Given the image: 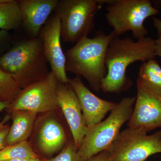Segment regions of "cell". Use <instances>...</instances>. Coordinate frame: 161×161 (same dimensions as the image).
<instances>
[{
	"label": "cell",
	"instance_id": "f1b7e54d",
	"mask_svg": "<svg viewBox=\"0 0 161 161\" xmlns=\"http://www.w3.org/2000/svg\"><path fill=\"white\" fill-rule=\"evenodd\" d=\"M154 6H153L155 8L158 9V8L161 7V1H153Z\"/></svg>",
	"mask_w": 161,
	"mask_h": 161
},
{
	"label": "cell",
	"instance_id": "277c9868",
	"mask_svg": "<svg viewBox=\"0 0 161 161\" xmlns=\"http://www.w3.org/2000/svg\"><path fill=\"white\" fill-rule=\"evenodd\" d=\"M136 97H125L111 112L108 117L88 128L77 151V160L86 161L106 150L115 140L124 124L130 120Z\"/></svg>",
	"mask_w": 161,
	"mask_h": 161
},
{
	"label": "cell",
	"instance_id": "2e32d148",
	"mask_svg": "<svg viewBox=\"0 0 161 161\" xmlns=\"http://www.w3.org/2000/svg\"><path fill=\"white\" fill-rule=\"evenodd\" d=\"M137 80L161 97V67L156 60L154 59L143 63L139 71Z\"/></svg>",
	"mask_w": 161,
	"mask_h": 161
},
{
	"label": "cell",
	"instance_id": "30bf717a",
	"mask_svg": "<svg viewBox=\"0 0 161 161\" xmlns=\"http://www.w3.org/2000/svg\"><path fill=\"white\" fill-rule=\"evenodd\" d=\"M38 37L43 43V52L47 62L60 83H69L65 70L66 58L60 42L61 22L55 14L48 19L40 30Z\"/></svg>",
	"mask_w": 161,
	"mask_h": 161
},
{
	"label": "cell",
	"instance_id": "4fadbf2b",
	"mask_svg": "<svg viewBox=\"0 0 161 161\" xmlns=\"http://www.w3.org/2000/svg\"><path fill=\"white\" fill-rule=\"evenodd\" d=\"M58 0H18L22 17V25L32 38L38 37L41 28L51 13L55 10Z\"/></svg>",
	"mask_w": 161,
	"mask_h": 161
},
{
	"label": "cell",
	"instance_id": "52a82bcc",
	"mask_svg": "<svg viewBox=\"0 0 161 161\" xmlns=\"http://www.w3.org/2000/svg\"><path fill=\"white\" fill-rule=\"evenodd\" d=\"M106 150L112 161H146L161 153V130L148 135L143 130L127 128Z\"/></svg>",
	"mask_w": 161,
	"mask_h": 161
},
{
	"label": "cell",
	"instance_id": "603a6c76",
	"mask_svg": "<svg viewBox=\"0 0 161 161\" xmlns=\"http://www.w3.org/2000/svg\"><path fill=\"white\" fill-rule=\"evenodd\" d=\"M10 127L7 125L0 130V150L6 147V140L9 133Z\"/></svg>",
	"mask_w": 161,
	"mask_h": 161
},
{
	"label": "cell",
	"instance_id": "83f0119b",
	"mask_svg": "<svg viewBox=\"0 0 161 161\" xmlns=\"http://www.w3.org/2000/svg\"><path fill=\"white\" fill-rule=\"evenodd\" d=\"M10 116L9 115H7L5 117L2 121L0 122V130L3 129L4 127L6 126V125H5L6 123L7 122V121L9 120Z\"/></svg>",
	"mask_w": 161,
	"mask_h": 161
},
{
	"label": "cell",
	"instance_id": "7c38bea8",
	"mask_svg": "<svg viewBox=\"0 0 161 161\" xmlns=\"http://www.w3.org/2000/svg\"><path fill=\"white\" fill-rule=\"evenodd\" d=\"M58 101L59 107L69 125L75 147L78 150L86 135L87 127L84 120L78 97L69 83L59 82Z\"/></svg>",
	"mask_w": 161,
	"mask_h": 161
},
{
	"label": "cell",
	"instance_id": "e0dca14e",
	"mask_svg": "<svg viewBox=\"0 0 161 161\" xmlns=\"http://www.w3.org/2000/svg\"><path fill=\"white\" fill-rule=\"evenodd\" d=\"M22 25V17L18 1L0 3V29L8 31Z\"/></svg>",
	"mask_w": 161,
	"mask_h": 161
},
{
	"label": "cell",
	"instance_id": "9a60e30c",
	"mask_svg": "<svg viewBox=\"0 0 161 161\" xmlns=\"http://www.w3.org/2000/svg\"><path fill=\"white\" fill-rule=\"evenodd\" d=\"M37 114L27 110L11 112L10 117L12 120V124L6 138V146L27 141Z\"/></svg>",
	"mask_w": 161,
	"mask_h": 161
},
{
	"label": "cell",
	"instance_id": "5b68a950",
	"mask_svg": "<svg viewBox=\"0 0 161 161\" xmlns=\"http://www.w3.org/2000/svg\"><path fill=\"white\" fill-rule=\"evenodd\" d=\"M109 0H61L55 9L61 22L64 42L76 43L95 27V16Z\"/></svg>",
	"mask_w": 161,
	"mask_h": 161
},
{
	"label": "cell",
	"instance_id": "5bb4252c",
	"mask_svg": "<svg viewBox=\"0 0 161 161\" xmlns=\"http://www.w3.org/2000/svg\"><path fill=\"white\" fill-rule=\"evenodd\" d=\"M66 136L63 127L53 118L46 119L38 132V144L40 150L44 154L52 155L63 147Z\"/></svg>",
	"mask_w": 161,
	"mask_h": 161
},
{
	"label": "cell",
	"instance_id": "ba28073f",
	"mask_svg": "<svg viewBox=\"0 0 161 161\" xmlns=\"http://www.w3.org/2000/svg\"><path fill=\"white\" fill-rule=\"evenodd\" d=\"M59 83L53 73L49 72L42 79L22 89L8 108L11 112L27 110L37 113L57 109L60 108L58 101Z\"/></svg>",
	"mask_w": 161,
	"mask_h": 161
},
{
	"label": "cell",
	"instance_id": "9c48e42d",
	"mask_svg": "<svg viewBox=\"0 0 161 161\" xmlns=\"http://www.w3.org/2000/svg\"><path fill=\"white\" fill-rule=\"evenodd\" d=\"M137 95L129 128L148 132L161 128V97L136 80Z\"/></svg>",
	"mask_w": 161,
	"mask_h": 161
},
{
	"label": "cell",
	"instance_id": "d6986e66",
	"mask_svg": "<svg viewBox=\"0 0 161 161\" xmlns=\"http://www.w3.org/2000/svg\"><path fill=\"white\" fill-rule=\"evenodd\" d=\"M22 89L17 81L0 68V100L12 103Z\"/></svg>",
	"mask_w": 161,
	"mask_h": 161
},
{
	"label": "cell",
	"instance_id": "ffe728a7",
	"mask_svg": "<svg viewBox=\"0 0 161 161\" xmlns=\"http://www.w3.org/2000/svg\"><path fill=\"white\" fill-rule=\"evenodd\" d=\"M77 151L74 142H70L57 156L44 161H78Z\"/></svg>",
	"mask_w": 161,
	"mask_h": 161
},
{
	"label": "cell",
	"instance_id": "8992f818",
	"mask_svg": "<svg viewBox=\"0 0 161 161\" xmlns=\"http://www.w3.org/2000/svg\"><path fill=\"white\" fill-rule=\"evenodd\" d=\"M106 10L107 22L115 36L130 31L137 40L148 35L144 25L146 19L159 13L149 0H113Z\"/></svg>",
	"mask_w": 161,
	"mask_h": 161
},
{
	"label": "cell",
	"instance_id": "7a4b0ae2",
	"mask_svg": "<svg viewBox=\"0 0 161 161\" xmlns=\"http://www.w3.org/2000/svg\"><path fill=\"white\" fill-rule=\"evenodd\" d=\"M115 36L113 31L106 34L99 31L94 38L80 39L64 53L66 71L82 76L92 89L99 92L102 80L107 75V48Z\"/></svg>",
	"mask_w": 161,
	"mask_h": 161
},
{
	"label": "cell",
	"instance_id": "484cf974",
	"mask_svg": "<svg viewBox=\"0 0 161 161\" xmlns=\"http://www.w3.org/2000/svg\"><path fill=\"white\" fill-rule=\"evenodd\" d=\"M5 161H44L39 158H21Z\"/></svg>",
	"mask_w": 161,
	"mask_h": 161
},
{
	"label": "cell",
	"instance_id": "44dd1931",
	"mask_svg": "<svg viewBox=\"0 0 161 161\" xmlns=\"http://www.w3.org/2000/svg\"><path fill=\"white\" fill-rule=\"evenodd\" d=\"M10 40L11 36L9 32L4 30L0 31V56L3 55L4 49L8 45Z\"/></svg>",
	"mask_w": 161,
	"mask_h": 161
},
{
	"label": "cell",
	"instance_id": "4316f807",
	"mask_svg": "<svg viewBox=\"0 0 161 161\" xmlns=\"http://www.w3.org/2000/svg\"><path fill=\"white\" fill-rule=\"evenodd\" d=\"M10 104L0 100V112L9 108Z\"/></svg>",
	"mask_w": 161,
	"mask_h": 161
},
{
	"label": "cell",
	"instance_id": "7402d4cb",
	"mask_svg": "<svg viewBox=\"0 0 161 161\" xmlns=\"http://www.w3.org/2000/svg\"><path fill=\"white\" fill-rule=\"evenodd\" d=\"M86 161H112L107 150L103 151Z\"/></svg>",
	"mask_w": 161,
	"mask_h": 161
},
{
	"label": "cell",
	"instance_id": "8fae6325",
	"mask_svg": "<svg viewBox=\"0 0 161 161\" xmlns=\"http://www.w3.org/2000/svg\"><path fill=\"white\" fill-rule=\"evenodd\" d=\"M69 83L78 97L87 129L101 122L107 113L117 105V103L104 100L94 95L84 84L80 76L69 79Z\"/></svg>",
	"mask_w": 161,
	"mask_h": 161
},
{
	"label": "cell",
	"instance_id": "cb8c5ba5",
	"mask_svg": "<svg viewBox=\"0 0 161 161\" xmlns=\"http://www.w3.org/2000/svg\"><path fill=\"white\" fill-rule=\"evenodd\" d=\"M153 24L158 32V38H161V19L152 17Z\"/></svg>",
	"mask_w": 161,
	"mask_h": 161
},
{
	"label": "cell",
	"instance_id": "ac0fdd59",
	"mask_svg": "<svg viewBox=\"0 0 161 161\" xmlns=\"http://www.w3.org/2000/svg\"><path fill=\"white\" fill-rule=\"evenodd\" d=\"M31 158H39V157L27 141L6 146L0 150V161Z\"/></svg>",
	"mask_w": 161,
	"mask_h": 161
},
{
	"label": "cell",
	"instance_id": "f546056e",
	"mask_svg": "<svg viewBox=\"0 0 161 161\" xmlns=\"http://www.w3.org/2000/svg\"><path fill=\"white\" fill-rule=\"evenodd\" d=\"M9 1V0H0V3H6Z\"/></svg>",
	"mask_w": 161,
	"mask_h": 161
},
{
	"label": "cell",
	"instance_id": "6da1fadb",
	"mask_svg": "<svg viewBox=\"0 0 161 161\" xmlns=\"http://www.w3.org/2000/svg\"><path fill=\"white\" fill-rule=\"evenodd\" d=\"M155 40L150 37L135 41L130 37L115 36L107 48L105 64L107 75L101 83L104 93H120L129 89L132 81L127 76V68L136 61L145 63L154 60Z\"/></svg>",
	"mask_w": 161,
	"mask_h": 161
},
{
	"label": "cell",
	"instance_id": "3957f363",
	"mask_svg": "<svg viewBox=\"0 0 161 161\" xmlns=\"http://www.w3.org/2000/svg\"><path fill=\"white\" fill-rule=\"evenodd\" d=\"M43 43L39 37L19 41L0 56V68L22 89L49 73Z\"/></svg>",
	"mask_w": 161,
	"mask_h": 161
},
{
	"label": "cell",
	"instance_id": "d4e9b609",
	"mask_svg": "<svg viewBox=\"0 0 161 161\" xmlns=\"http://www.w3.org/2000/svg\"><path fill=\"white\" fill-rule=\"evenodd\" d=\"M155 53L161 58V38L155 40Z\"/></svg>",
	"mask_w": 161,
	"mask_h": 161
}]
</instances>
